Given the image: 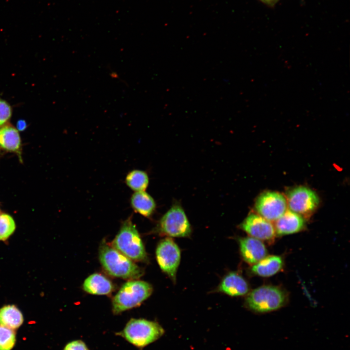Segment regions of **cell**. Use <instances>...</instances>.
<instances>
[{"label": "cell", "mask_w": 350, "mask_h": 350, "mask_svg": "<svg viewBox=\"0 0 350 350\" xmlns=\"http://www.w3.org/2000/svg\"><path fill=\"white\" fill-rule=\"evenodd\" d=\"M99 258L105 271L113 277L131 280L143 274L142 270L133 261L105 241L100 245Z\"/></svg>", "instance_id": "obj_1"}, {"label": "cell", "mask_w": 350, "mask_h": 350, "mask_svg": "<svg viewBox=\"0 0 350 350\" xmlns=\"http://www.w3.org/2000/svg\"><path fill=\"white\" fill-rule=\"evenodd\" d=\"M110 245L133 261L147 259L143 244L131 217L122 222Z\"/></svg>", "instance_id": "obj_2"}, {"label": "cell", "mask_w": 350, "mask_h": 350, "mask_svg": "<svg viewBox=\"0 0 350 350\" xmlns=\"http://www.w3.org/2000/svg\"><path fill=\"white\" fill-rule=\"evenodd\" d=\"M164 333L163 328L156 322L142 318H131L124 329L116 334L140 349L156 341Z\"/></svg>", "instance_id": "obj_3"}, {"label": "cell", "mask_w": 350, "mask_h": 350, "mask_svg": "<svg viewBox=\"0 0 350 350\" xmlns=\"http://www.w3.org/2000/svg\"><path fill=\"white\" fill-rule=\"evenodd\" d=\"M288 296L281 288L273 285H263L247 294L246 306L251 310L260 313L277 310L287 303Z\"/></svg>", "instance_id": "obj_4"}, {"label": "cell", "mask_w": 350, "mask_h": 350, "mask_svg": "<svg viewBox=\"0 0 350 350\" xmlns=\"http://www.w3.org/2000/svg\"><path fill=\"white\" fill-rule=\"evenodd\" d=\"M152 292L153 287L147 282L133 280L125 282L112 299L113 314L118 315L140 306Z\"/></svg>", "instance_id": "obj_5"}, {"label": "cell", "mask_w": 350, "mask_h": 350, "mask_svg": "<svg viewBox=\"0 0 350 350\" xmlns=\"http://www.w3.org/2000/svg\"><path fill=\"white\" fill-rule=\"evenodd\" d=\"M159 234L170 237H189L192 228L180 205L175 204L160 219L157 226Z\"/></svg>", "instance_id": "obj_6"}, {"label": "cell", "mask_w": 350, "mask_h": 350, "mask_svg": "<svg viewBox=\"0 0 350 350\" xmlns=\"http://www.w3.org/2000/svg\"><path fill=\"white\" fill-rule=\"evenodd\" d=\"M286 199L289 210L302 217L313 213L319 202L318 195L313 190L301 186L288 191Z\"/></svg>", "instance_id": "obj_7"}, {"label": "cell", "mask_w": 350, "mask_h": 350, "mask_svg": "<svg viewBox=\"0 0 350 350\" xmlns=\"http://www.w3.org/2000/svg\"><path fill=\"white\" fill-rule=\"evenodd\" d=\"M286 197L279 192L266 191L261 193L255 204L259 215L272 222H275L287 210Z\"/></svg>", "instance_id": "obj_8"}, {"label": "cell", "mask_w": 350, "mask_h": 350, "mask_svg": "<svg viewBox=\"0 0 350 350\" xmlns=\"http://www.w3.org/2000/svg\"><path fill=\"white\" fill-rule=\"evenodd\" d=\"M156 254L160 269L175 281L181 257L178 245L173 239L166 238L159 243Z\"/></svg>", "instance_id": "obj_9"}, {"label": "cell", "mask_w": 350, "mask_h": 350, "mask_svg": "<svg viewBox=\"0 0 350 350\" xmlns=\"http://www.w3.org/2000/svg\"><path fill=\"white\" fill-rule=\"evenodd\" d=\"M239 227L250 237L262 241L272 242L276 236L274 225L254 212L250 213Z\"/></svg>", "instance_id": "obj_10"}, {"label": "cell", "mask_w": 350, "mask_h": 350, "mask_svg": "<svg viewBox=\"0 0 350 350\" xmlns=\"http://www.w3.org/2000/svg\"><path fill=\"white\" fill-rule=\"evenodd\" d=\"M240 250L244 260L253 265L267 255V249L263 242L252 237L241 238L239 240Z\"/></svg>", "instance_id": "obj_11"}, {"label": "cell", "mask_w": 350, "mask_h": 350, "mask_svg": "<svg viewBox=\"0 0 350 350\" xmlns=\"http://www.w3.org/2000/svg\"><path fill=\"white\" fill-rule=\"evenodd\" d=\"M304 217L287 210L275 221L274 227L276 234L285 235L298 232L305 226Z\"/></svg>", "instance_id": "obj_12"}, {"label": "cell", "mask_w": 350, "mask_h": 350, "mask_svg": "<svg viewBox=\"0 0 350 350\" xmlns=\"http://www.w3.org/2000/svg\"><path fill=\"white\" fill-rule=\"evenodd\" d=\"M219 291L232 297L242 296L249 293L246 280L236 272H230L225 276L218 287Z\"/></svg>", "instance_id": "obj_13"}, {"label": "cell", "mask_w": 350, "mask_h": 350, "mask_svg": "<svg viewBox=\"0 0 350 350\" xmlns=\"http://www.w3.org/2000/svg\"><path fill=\"white\" fill-rule=\"evenodd\" d=\"M83 289L87 293L96 295H106L114 289L112 282L106 277L99 273L89 276L83 284Z\"/></svg>", "instance_id": "obj_14"}, {"label": "cell", "mask_w": 350, "mask_h": 350, "mask_svg": "<svg viewBox=\"0 0 350 350\" xmlns=\"http://www.w3.org/2000/svg\"><path fill=\"white\" fill-rule=\"evenodd\" d=\"M283 264V260L280 256L269 255L252 265L251 270L257 276L269 277L279 272L282 269Z\"/></svg>", "instance_id": "obj_15"}, {"label": "cell", "mask_w": 350, "mask_h": 350, "mask_svg": "<svg viewBox=\"0 0 350 350\" xmlns=\"http://www.w3.org/2000/svg\"><path fill=\"white\" fill-rule=\"evenodd\" d=\"M130 203L136 212L146 217L152 215L156 207L154 199L145 191L135 192L130 197Z\"/></svg>", "instance_id": "obj_16"}, {"label": "cell", "mask_w": 350, "mask_h": 350, "mask_svg": "<svg viewBox=\"0 0 350 350\" xmlns=\"http://www.w3.org/2000/svg\"><path fill=\"white\" fill-rule=\"evenodd\" d=\"M23 316L19 309L15 305H6L0 309V325L15 330L23 322Z\"/></svg>", "instance_id": "obj_17"}, {"label": "cell", "mask_w": 350, "mask_h": 350, "mask_svg": "<svg viewBox=\"0 0 350 350\" xmlns=\"http://www.w3.org/2000/svg\"><path fill=\"white\" fill-rule=\"evenodd\" d=\"M20 138L15 128L5 126L0 128V146L11 152H17L20 146Z\"/></svg>", "instance_id": "obj_18"}, {"label": "cell", "mask_w": 350, "mask_h": 350, "mask_svg": "<svg viewBox=\"0 0 350 350\" xmlns=\"http://www.w3.org/2000/svg\"><path fill=\"white\" fill-rule=\"evenodd\" d=\"M126 185L135 192L145 191L149 184L147 174L142 170H133L126 175L125 179Z\"/></svg>", "instance_id": "obj_19"}, {"label": "cell", "mask_w": 350, "mask_h": 350, "mask_svg": "<svg viewBox=\"0 0 350 350\" xmlns=\"http://www.w3.org/2000/svg\"><path fill=\"white\" fill-rule=\"evenodd\" d=\"M16 223L13 217L6 213L0 214V241H5L13 234Z\"/></svg>", "instance_id": "obj_20"}, {"label": "cell", "mask_w": 350, "mask_h": 350, "mask_svg": "<svg viewBox=\"0 0 350 350\" xmlns=\"http://www.w3.org/2000/svg\"><path fill=\"white\" fill-rule=\"evenodd\" d=\"M16 341L15 331L0 325V350H11Z\"/></svg>", "instance_id": "obj_21"}, {"label": "cell", "mask_w": 350, "mask_h": 350, "mask_svg": "<svg viewBox=\"0 0 350 350\" xmlns=\"http://www.w3.org/2000/svg\"><path fill=\"white\" fill-rule=\"evenodd\" d=\"M11 108L5 101L0 99V126L4 124L11 117Z\"/></svg>", "instance_id": "obj_22"}, {"label": "cell", "mask_w": 350, "mask_h": 350, "mask_svg": "<svg viewBox=\"0 0 350 350\" xmlns=\"http://www.w3.org/2000/svg\"><path fill=\"white\" fill-rule=\"evenodd\" d=\"M63 350H89L86 344L81 340H76L68 343Z\"/></svg>", "instance_id": "obj_23"}, {"label": "cell", "mask_w": 350, "mask_h": 350, "mask_svg": "<svg viewBox=\"0 0 350 350\" xmlns=\"http://www.w3.org/2000/svg\"><path fill=\"white\" fill-rule=\"evenodd\" d=\"M27 127V124L25 121L23 120H19L17 122V128L19 131H24Z\"/></svg>", "instance_id": "obj_24"}, {"label": "cell", "mask_w": 350, "mask_h": 350, "mask_svg": "<svg viewBox=\"0 0 350 350\" xmlns=\"http://www.w3.org/2000/svg\"><path fill=\"white\" fill-rule=\"evenodd\" d=\"M262 3L269 5L273 6L275 5L279 0H260Z\"/></svg>", "instance_id": "obj_25"}]
</instances>
